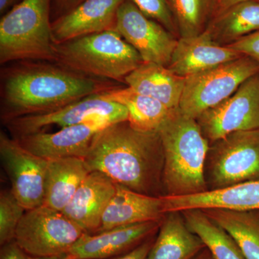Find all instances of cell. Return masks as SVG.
<instances>
[{
	"label": "cell",
	"instance_id": "obj_33",
	"mask_svg": "<svg viewBox=\"0 0 259 259\" xmlns=\"http://www.w3.org/2000/svg\"><path fill=\"white\" fill-rule=\"evenodd\" d=\"M248 1H259V0H211L209 23L213 19L217 18L219 15L226 12L227 10L231 8V7Z\"/></svg>",
	"mask_w": 259,
	"mask_h": 259
},
{
	"label": "cell",
	"instance_id": "obj_2",
	"mask_svg": "<svg viewBox=\"0 0 259 259\" xmlns=\"http://www.w3.org/2000/svg\"><path fill=\"white\" fill-rule=\"evenodd\" d=\"M85 161L117 185L151 196H164L163 153L158 131L135 129L128 121L110 124L95 136Z\"/></svg>",
	"mask_w": 259,
	"mask_h": 259
},
{
	"label": "cell",
	"instance_id": "obj_13",
	"mask_svg": "<svg viewBox=\"0 0 259 259\" xmlns=\"http://www.w3.org/2000/svg\"><path fill=\"white\" fill-rule=\"evenodd\" d=\"M108 125L105 121L92 120L55 133L41 131L15 139L30 152L47 160L84 158L97 133Z\"/></svg>",
	"mask_w": 259,
	"mask_h": 259
},
{
	"label": "cell",
	"instance_id": "obj_37",
	"mask_svg": "<svg viewBox=\"0 0 259 259\" xmlns=\"http://www.w3.org/2000/svg\"><path fill=\"white\" fill-rule=\"evenodd\" d=\"M67 254L62 255H55V256L48 257H33V259H66Z\"/></svg>",
	"mask_w": 259,
	"mask_h": 259
},
{
	"label": "cell",
	"instance_id": "obj_6",
	"mask_svg": "<svg viewBox=\"0 0 259 259\" xmlns=\"http://www.w3.org/2000/svg\"><path fill=\"white\" fill-rule=\"evenodd\" d=\"M205 176L211 191L259 180V129L232 133L211 144Z\"/></svg>",
	"mask_w": 259,
	"mask_h": 259
},
{
	"label": "cell",
	"instance_id": "obj_14",
	"mask_svg": "<svg viewBox=\"0 0 259 259\" xmlns=\"http://www.w3.org/2000/svg\"><path fill=\"white\" fill-rule=\"evenodd\" d=\"M125 0H85L52 23L55 44L107 30H115L117 10Z\"/></svg>",
	"mask_w": 259,
	"mask_h": 259
},
{
	"label": "cell",
	"instance_id": "obj_4",
	"mask_svg": "<svg viewBox=\"0 0 259 259\" xmlns=\"http://www.w3.org/2000/svg\"><path fill=\"white\" fill-rule=\"evenodd\" d=\"M56 64L84 76L123 82L144 62L116 30H107L56 44Z\"/></svg>",
	"mask_w": 259,
	"mask_h": 259
},
{
	"label": "cell",
	"instance_id": "obj_31",
	"mask_svg": "<svg viewBox=\"0 0 259 259\" xmlns=\"http://www.w3.org/2000/svg\"><path fill=\"white\" fill-rule=\"evenodd\" d=\"M153 241L154 240L150 237L125 254L117 255V256L107 259H147L148 253L152 247Z\"/></svg>",
	"mask_w": 259,
	"mask_h": 259
},
{
	"label": "cell",
	"instance_id": "obj_34",
	"mask_svg": "<svg viewBox=\"0 0 259 259\" xmlns=\"http://www.w3.org/2000/svg\"><path fill=\"white\" fill-rule=\"evenodd\" d=\"M85 0H56V5L61 13L60 17L67 14L71 10L75 9L76 7L83 3Z\"/></svg>",
	"mask_w": 259,
	"mask_h": 259
},
{
	"label": "cell",
	"instance_id": "obj_22",
	"mask_svg": "<svg viewBox=\"0 0 259 259\" xmlns=\"http://www.w3.org/2000/svg\"><path fill=\"white\" fill-rule=\"evenodd\" d=\"M158 230L147 259H193L205 248L181 212L166 213Z\"/></svg>",
	"mask_w": 259,
	"mask_h": 259
},
{
	"label": "cell",
	"instance_id": "obj_18",
	"mask_svg": "<svg viewBox=\"0 0 259 259\" xmlns=\"http://www.w3.org/2000/svg\"><path fill=\"white\" fill-rule=\"evenodd\" d=\"M166 214L163 196L147 195L117 185L97 233L136 223L161 222Z\"/></svg>",
	"mask_w": 259,
	"mask_h": 259
},
{
	"label": "cell",
	"instance_id": "obj_1",
	"mask_svg": "<svg viewBox=\"0 0 259 259\" xmlns=\"http://www.w3.org/2000/svg\"><path fill=\"white\" fill-rule=\"evenodd\" d=\"M117 88L113 81L84 76L48 61H20L1 71V119L59 110Z\"/></svg>",
	"mask_w": 259,
	"mask_h": 259
},
{
	"label": "cell",
	"instance_id": "obj_15",
	"mask_svg": "<svg viewBox=\"0 0 259 259\" xmlns=\"http://www.w3.org/2000/svg\"><path fill=\"white\" fill-rule=\"evenodd\" d=\"M161 221L116 227L94 234L85 233L71 247L67 255L84 259L117 256L150 238L159 229Z\"/></svg>",
	"mask_w": 259,
	"mask_h": 259
},
{
	"label": "cell",
	"instance_id": "obj_27",
	"mask_svg": "<svg viewBox=\"0 0 259 259\" xmlns=\"http://www.w3.org/2000/svg\"><path fill=\"white\" fill-rule=\"evenodd\" d=\"M181 37L196 36L209 23L211 0H169Z\"/></svg>",
	"mask_w": 259,
	"mask_h": 259
},
{
	"label": "cell",
	"instance_id": "obj_28",
	"mask_svg": "<svg viewBox=\"0 0 259 259\" xmlns=\"http://www.w3.org/2000/svg\"><path fill=\"white\" fill-rule=\"evenodd\" d=\"M25 209L19 202L12 190L2 191L0 194V244L15 241L19 223Z\"/></svg>",
	"mask_w": 259,
	"mask_h": 259
},
{
	"label": "cell",
	"instance_id": "obj_26",
	"mask_svg": "<svg viewBox=\"0 0 259 259\" xmlns=\"http://www.w3.org/2000/svg\"><path fill=\"white\" fill-rule=\"evenodd\" d=\"M181 212L187 226L200 238L213 258L246 259L234 238L202 209H189Z\"/></svg>",
	"mask_w": 259,
	"mask_h": 259
},
{
	"label": "cell",
	"instance_id": "obj_12",
	"mask_svg": "<svg viewBox=\"0 0 259 259\" xmlns=\"http://www.w3.org/2000/svg\"><path fill=\"white\" fill-rule=\"evenodd\" d=\"M115 30L137 51L144 62L164 66L169 64L178 40L128 0H125L117 10Z\"/></svg>",
	"mask_w": 259,
	"mask_h": 259
},
{
	"label": "cell",
	"instance_id": "obj_11",
	"mask_svg": "<svg viewBox=\"0 0 259 259\" xmlns=\"http://www.w3.org/2000/svg\"><path fill=\"white\" fill-rule=\"evenodd\" d=\"M0 156L11 182V190L25 210L42 205L48 160L30 152L3 131Z\"/></svg>",
	"mask_w": 259,
	"mask_h": 259
},
{
	"label": "cell",
	"instance_id": "obj_17",
	"mask_svg": "<svg viewBox=\"0 0 259 259\" xmlns=\"http://www.w3.org/2000/svg\"><path fill=\"white\" fill-rule=\"evenodd\" d=\"M243 56L228 46L214 42L204 30L196 36L180 37L167 67L187 78Z\"/></svg>",
	"mask_w": 259,
	"mask_h": 259
},
{
	"label": "cell",
	"instance_id": "obj_20",
	"mask_svg": "<svg viewBox=\"0 0 259 259\" xmlns=\"http://www.w3.org/2000/svg\"><path fill=\"white\" fill-rule=\"evenodd\" d=\"M186 78L167 66L143 62L125 78L124 83L137 93L156 99L171 110L180 108Z\"/></svg>",
	"mask_w": 259,
	"mask_h": 259
},
{
	"label": "cell",
	"instance_id": "obj_7",
	"mask_svg": "<svg viewBox=\"0 0 259 259\" xmlns=\"http://www.w3.org/2000/svg\"><path fill=\"white\" fill-rule=\"evenodd\" d=\"M259 73V63L243 56L186 78L180 104L181 112L197 118L236 93L240 86Z\"/></svg>",
	"mask_w": 259,
	"mask_h": 259
},
{
	"label": "cell",
	"instance_id": "obj_8",
	"mask_svg": "<svg viewBox=\"0 0 259 259\" xmlns=\"http://www.w3.org/2000/svg\"><path fill=\"white\" fill-rule=\"evenodd\" d=\"M85 233L62 212L41 205L25 212L15 241L30 256H55L67 254Z\"/></svg>",
	"mask_w": 259,
	"mask_h": 259
},
{
	"label": "cell",
	"instance_id": "obj_23",
	"mask_svg": "<svg viewBox=\"0 0 259 259\" xmlns=\"http://www.w3.org/2000/svg\"><path fill=\"white\" fill-rule=\"evenodd\" d=\"M102 98L120 103L128 111V122L141 131H158L173 110L147 95L137 93L129 87L115 88L101 94Z\"/></svg>",
	"mask_w": 259,
	"mask_h": 259
},
{
	"label": "cell",
	"instance_id": "obj_16",
	"mask_svg": "<svg viewBox=\"0 0 259 259\" xmlns=\"http://www.w3.org/2000/svg\"><path fill=\"white\" fill-rule=\"evenodd\" d=\"M116 189L117 185L106 175L100 171H91L62 212L85 233H96Z\"/></svg>",
	"mask_w": 259,
	"mask_h": 259
},
{
	"label": "cell",
	"instance_id": "obj_35",
	"mask_svg": "<svg viewBox=\"0 0 259 259\" xmlns=\"http://www.w3.org/2000/svg\"><path fill=\"white\" fill-rule=\"evenodd\" d=\"M20 0H0V13L1 15L8 13V10L18 5L17 3Z\"/></svg>",
	"mask_w": 259,
	"mask_h": 259
},
{
	"label": "cell",
	"instance_id": "obj_25",
	"mask_svg": "<svg viewBox=\"0 0 259 259\" xmlns=\"http://www.w3.org/2000/svg\"><path fill=\"white\" fill-rule=\"evenodd\" d=\"M201 209L234 238L245 258L259 259V210Z\"/></svg>",
	"mask_w": 259,
	"mask_h": 259
},
{
	"label": "cell",
	"instance_id": "obj_10",
	"mask_svg": "<svg viewBox=\"0 0 259 259\" xmlns=\"http://www.w3.org/2000/svg\"><path fill=\"white\" fill-rule=\"evenodd\" d=\"M197 121L210 144L232 133L259 129V73Z\"/></svg>",
	"mask_w": 259,
	"mask_h": 259
},
{
	"label": "cell",
	"instance_id": "obj_32",
	"mask_svg": "<svg viewBox=\"0 0 259 259\" xmlns=\"http://www.w3.org/2000/svg\"><path fill=\"white\" fill-rule=\"evenodd\" d=\"M0 259H33L24 251L15 241L2 245Z\"/></svg>",
	"mask_w": 259,
	"mask_h": 259
},
{
	"label": "cell",
	"instance_id": "obj_29",
	"mask_svg": "<svg viewBox=\"0 0 259 259\" xmlns=\"http://www.w3.org/2000/svg\"><path fill=\"white\" fill-rule=\"evenodd\" d=\"M148 18L152 19L163 25L166 30L175 35L177 29L169 3L166 0H128Z\"/></svg>",
	"mask_w": 259,
	"mask_h": 259
},
{
	"label": "cell",
	"instance_id": "obj_24",
	"mask_svg": "<svg viewBox=\"0 0 259 259\" xmlns=\"http://www.w3.org/2000/svg\"><path fill=\"white\" fill-rule=\"evenodd\" d=\"M211 38L222 46L259 30V1H248L231 7L213 19L205 28Z\"/></svg>",
	"mask_w": 259,
	"mask_h": 259
},
{
	"label": "cell",
	"instance_id": "obj_5",
	"mask_svg": "<svg viewBox=\"0 0 259 259\" xmlns=\"http://www.w3.org/2000/svg\"><path fill=\"white\" fill-rule=\"evenodd\" d=\"M51 0H22L0 21V64L14 61L56 63L50 22Z\"/></svg>",
	"mask_w": 259,
	"mask_h": 259
},
{
	"label": "cell",
	"instance_id": "obj_36",
	"mask_svg": "<svg viewBox=\"0 0 259 259\" xmlns=\"http://www.w3.org/2000/svg\"><path fill=\"white\" fill-rule=\"evenodd\" d=\"M193 259H214L209 253L208 250L207 248H204L200 253H198Z\"/></svg>",
	"mask_w": 259,
	"mask_h": 259
},
{
	"label": "cell",
	"instance_id": "obj_19",
	"mask_svg": "<svg viewBox=\"0 0 259 259\" xmlns=\"http://www.w3.org/2000/svg\"><path fill=\"white\" fill-rule=\"evenodd\" d=\"M165 211L182 212L189 209L223 208L259 210V180L250 181L218 190L194 195L163 196Z\"/></svg>",
	"mask_w": 259,
	"mask_h": 259
},
{
	"label": "cell",
	"instance_id": "obj_3",
	"mask_svg": "<svg viewBox=\"0 0 259 259\" xmlns=\"http://www.w3.org/2000/svg\"><path fill=\"white\" fill-rule=\"evenodd\" d=\"M158 132L163 147L164 196L181 197L208 191L205 166L210 143L197 120L175 109Z\"/></svg>",
	"mask_w": 259,
	"mask_h": 259
},
{
	"label": "cell",
	"instance_id": "obj_38",
	"mask_svg": "<svg viewBox=\"0 0 259 259\" xmlns=\"http://www.w3.org/2000/svg\"><path fill=\"white\" fill-rule=\"evenodd\" d=\"M66 259H84V258H74V257H71V256H69V255H67V256H66Z\"/></svg>",
	"mask_w": 259,
	"mask_h": 259
},
{
	"label": "cell",
	"instance_id": "obj_21",
	"mask_svg": "<svg viewBox=\"0 0 259 259\" xmlns=\"http://www.w3.org/2000/svg\"><path fill=\"white\" fill-rule=\"evenodd\" d=\"M90 172L84 158L48 160L42 205L62 212Z\"/></svg>",
	"mask_w": 259,
	"mask_h": 259
},
{
	"label": "cell",
	"instance_id": "obj_9",
	"mask_svg": "<svg viewBox=\"0 0 259 259\" xmlns=\"http://www.w3.org/2000/svg\"><path fill=\"white\" fill-rule=\"evenodd\" d=\"M101 94L85 97L55 111L17 117L5 125L13 139H18L41 132L51 125L63 128L92 120L105 121L110 124L128 120V111L125 106L105 100Z\"/></svg>",
	"mask_w": 259,
	"mask_h": 259
},
{
	"label": "cell",
	"instance_id": "obj_30",
	"mask_svg": "<svg viewBox=\"0 0 259 259\" xmlns=\"http://www.w3.org/2000/svg\"><path fill=\"white\" fill-rule=\"evenodd\" d=\"M228 47L259 63V30L238 39Z\"/></svg>",
	"mask_w": 259,
	"mask_h": 259
}]
</instances>
